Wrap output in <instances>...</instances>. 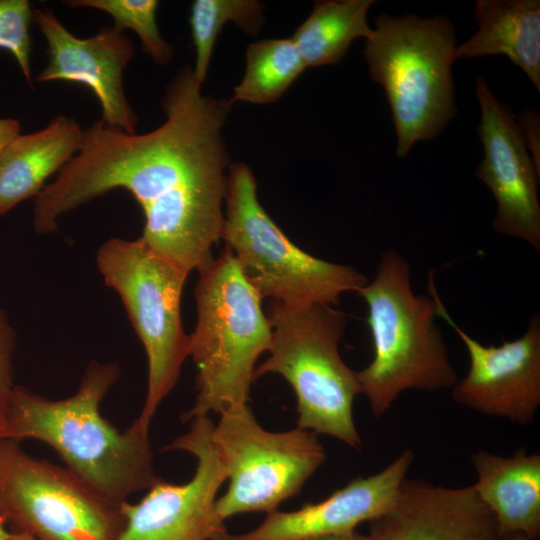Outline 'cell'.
Segmentation results:
<instances>
[{"instance_id": "obj_1", "label": "cell", "mask_w": 540, "mask_h": 540, "mask_svg": "<svg viewBox=\"0 0 540 540\" xmlns=\"http://www.w3.org/2000/svg\"><path fill=\"white\" fill-rule=\"evenodd\" d=\"M231 104L202 95L192 69L184 68L167 87L158 128L137 134L94 122L75 156L34 198L35 231L53 232L65 213L125 189L144 213L140 238L186 273L201 272L222 235L230 166L221 129Z\"/></svg>"}, {"instance_id": "obj_2", "label": "cell", "mask_w": 540, "mask_h": 540, "mask_svg": "<svg viewBox=\"0 0 540 540\" xmlns=\"http://www.w3.org/2000/svg\"><path fill=\"white\" fill-rule=\"evenodd\" d=\"M119 375L117 364L94 361L77 392L60 400L14 386L0 409L4 439L46 443L81 481L121 505L160 478L153 468L149 428L135 419L121 432L100 413V404Z\"/></svg>"}, {"instance_id": "obj_3", "label": "cell", "mask_w": 540, "mask_h": 540, "mask_svg": "<svg viewBox=\"0 0 540 540\" xmlns=\"http://www.w3.org/2000/svg\"><path fill=\"white\" fill-rule=\"evenodd\" d=\"M356 293L368 307L373 358L356 372L375 417L407 390L438 391L458 381L435 319L432 295H416L409 262L394 249L382 253L374 279Z\"/></svg>"}, {"instance_id": "obj_4", "label": "cell", "mask_w": 540, "mask_h": 540, "mask_svg": "<svg viewBox=\"0 0 540 540\" xmlns=\"http://www.w3.org/2000/svg\"><path fill=\"white\" fill-rule=\"evenodd\" d=\"M199 273L197 322L189 335L197 395L184 421L247 405L256 361L272 342L262 297L227 249Z\"/></svg>"}, {"instance_id": "obj_5", "label": "cell", "mask_w": 540, "mask_h": 540, "mask_svg": "<svg viewBox=\"0 0 540 540\" xmlns=\"http://www.w3.org/2000/svg\"><path fill=\"white\" fill-rule=\"evenodd\" d=\"M455 29L443 15L375 18L364 55L371 79L384 89L397 135L396 155L438 136L455 117L452 64Z\"/></svg>"}, {"instance_id": "obj_6", "label": "cell", "mask_w": 540, "mask_h": 540, "mask_svg": "<svg viewBox=\"0 0 540 540\" xmlns=\"http://www.w3.org/2000/svg\"><path fill=\"white\" fill-rule=\"evenodd\" d=\"M269 357L255 369L283 376L297 397V427L336 438L360 450L353 403L360 392L355 371L342 360L339 342L346 316L332 305L272 302Z\"/></svg>"}, {"instance_id": "obj_7", "label": "cell", "mask_w": 540, "mask_h": 540, "mask_svg": "<svg viewBox=\"0 0 540 540\" xmlns=\"http://www.w3.org/2000/svg\"><path fill=\"white\" fill-rule=\"evenodd\" d=\"M225 201L221 239L262 299L333 306L368 282L354 267L316 258L293 244L259 203L247 165L229 167Z\"/></svg>"}, {"instance_id": "obj_8", "label": "cell", "mask_w": 540, "mask_h": 540, "mask_svg": "<svg viewBox=\"0 0 540 540\" xmlns=\"http://www.w3.org/2000/svg\"><path fill=\"white\" fill-rule=\"evenodd\" d=\"M96 262L105 284L120 296L146 352L147 394L136 419L149 428L189 356V335L181 321V296L188 273L140 237L109 238L99 247Z\"/></svg>"}, {"instance_id": "obj_9", "label": "cell", "mask_w": 540, "mask_h": 540, "mask_svg": "<svg viewBox=\"0 0 540 540\" xmlns=\"http://www.w3.org/2000/svg\"><path fill=\"white\" fill-rule=\"evenodd\" d=\"M211 441L229 480L227 491L216 501L224 521L241 513L276 511L300 492L326 459L317 434L299 427L268 431L248 404L221 413Z\"/></svg>"}, {"instance_id": "obj_10", "label": "cell", "mask_w": 540, "mask_h": 540, "mask_svg": "<svg viewBox=\"0 0 540 540\" xmlns=\"http://www.w3.org/2000/svg\"><path fill=\"white\" fill-rule=\"evenodd\" d=\"M0 521L36 540H119L125 526L120 505L11 439H0Z\"/></svg>"}, {"instance_id": "obj_11", "label": "cell", "mask_w": 540, "mask_h": 540, "mask_svg": "<svg viewBox=\"0 0 540 540\" xmlns=\"http://www.w3.org/2000/svg\"><path fill=\"white\" fill-rule=\"evenodd\" d=\"M213 425L209 416L195 417L189 431L164 448L191 453L194 476L181 485L159 479L139 502H123L125 526L119 540H230L216 510L226 473L211 441Z\"/></svg>"}, {"instance_id": "obj_12", "label": "cell", "mask_w": 540, "mask_h": 540, "mask_svg": "<svg viewBox=\"0 0 540 540\" xmlns=\"http://www.w3.org/2000/svg\"><path fill=\"white\" fill-rule=\"evenodd\" d=\"M428 291L437 314L459 336L469 356L466 376L452 387L453 400L488 416L520 425L534 421L540 406V317H530L524 334L499 346H485L452 319L428 274Z\"/></svg>"}, {"instance_id": "obj_13", "label": "cell", "mask_w": 540, "mask_h": 540, "mask_svg": "<svg viewBox=\"0 0 540 540\" xmlns=\"http://www.w3.org/2000/svg\"><path fill=\"white\" fill-rule=\"evenodd\" d=\"M475 84L480 106L477 132L484 150L475 174L495 198L493 228L498 234L521 239L540 252V170L509 107L494 96L481 75L476 77Z\"/></svg>"}, {"instance_id": "obj_14", "label": "cell", "mask_w": 540, "mask_h": 540, "mask_svg": "<svg viewBox=\"0 0 540 540\" xmlns=\"http://www.w3.org/2000/svg\"><path fill=\"white\" fill-rule=\"evenodd\" d=\"M32 20L47 42L48 63L37 82L68 81L87 86L97 97L106 124L135 133L138 118L126 98L123 72L134 47L114 25L80 38L48 9H34Z\"/></svg>"}, {"instance_id": "obj_15", "label": "cell", "mask_w": 540, "mask_h": 540, "mask_svg": "<svg viewBox=\"0 0 540 540\" xmlns=\"http://www.w3.org/2000/svg\"><path fill=\"white\" fill-rule=\"evenodd\" d=\"M373 540H498L496 520L473 486L404 479L391 507L371 520Z\"/></svg>"}, {"instance_id": "obj_16", "label": "cell", "mask_w": 540, "mask_h": 540, "mask_svg": "<svg viewBox=\"0 0 540 540\" xmlns=\"http://www.w3.org/2000/svg\"><path fill=\"white\" fill-rule=\"evenodd\" d=\"M413 459L407 448L380 472L358 477L318 503L269 513L258 527L230 540H309L356 530L391 507Z\"/></svg>"}, {"instance_id": "obj_17", "label": "cell", "mask_w": 540, "mask_h": 540, "mask_svg": "<svg viewBox=\"0 0 540 540\" xmlns=\"http://www.w3.org/2000/svg\"><path fill=\"white\" fill-rule=\"evenodd\" d=\"M477 480L472 485L493 514L500 535L540 536V455L525 449L503 457L478 450L471 456Z\"/></svg>"}, {"instance_id": "obj_18", "label": "cell", "mask_w": 540, "mask_h": 540, "mask_svg": "<svg viewBox=\"0 0 540 540\" xmlns=\"http://www.w3.org/2000/svg\"><path fill=\"white\" fill-rule=\"evenodd\" d=\"M82 135L75 120L57 115L45 128L16 136L0 155V216L35 198L46 180L75 156Z\"/></svg>"}, {"instance_id": "obj_19", "label": "cell", "mask_w": 540, "mask_h": 540, "mask_svg": "<svg viewBox=\"0 0 540 540\" xmlns=\"http://www.w3.org/2000/svg\"><path fill=\"white\" fill-rule=\"evenodd\" d=\"M478 30L455 50L456 59L505 55L540 91V1L477 0Z\"/></svg>"}, {"instance_id": "obj_20", "label": "cell", "mask_w": 540, "mask_h": 540, "mask_svg": "<svg viewBox=\"0 0 540 540\" xmlns=\"http://www.w3.org/2000/svg\"><path fill=\"white\" fill-rule=\"evenodd\" d=\"M374 3V0L316 2L310 16L291 37L306 67L338 63L355 39H368L373 29L367 23V13Z\"/></svg>"}, {"instance_id": "obj_21", "label": "cell", "mask_w": 540, "mask_h": 540, "mask_svg": "<svg viewBox=\"0 0 540 540\" xmlns=\"http://www.w3.org/2000/svg\"><path fill=\"white\" fill-rule=\"evenodd\" d=\"M306 68L292 38L265 39L252 43L246 50L243 79L234 88L231 102H273Z\"/></svg>"}, {"instance_id": "obj_22", "label": "cell", "mask_w": 540, "mask_h": 540, "mask_svg": "<svg viewBox=\"0 0 540 540\" xmlns=\"http://www.w3.org/2000/svg\"><path fill=\"white\" fill-rule=\"evenodd\" d=\"M263 20L262 5L254 0H195L191 6L190 26L195 47L194 79L204 82L213 47L222 27L233 21L245 32L260 29Z\"/></svg>"}, {"instance_id": "obj_23", "label": "cell", "mask_w": 540, "mask_h": 540, "mask_svg": "<svg viewBox=\"0 0 540 540\" xmlns=\"http://www.w3.org/2000/svg\"><path fill=\"white\" fill-rule=\"evenodd\" d=\"M71 8H91L110 15L114 26L130 29L140 39L144 51L158 65H167L173 58V47L166 42L157 25L156 0H71L64 1Z\"/></svg>"}, {"instance_id": "obj_24", "label": "cell", "mask_w": 540, "mask_h": 540, "mask_svg": "<svg viewBox=\"0 0 540 540\" xmlns=\"http://www.w3.org/2000/svg\"><path fill=\"white\" fill-rule=\"evenodd\" d=\"M32 13L27 0H0V48L12 54L29 85Z\"/></svg>"}, {"instance_id": "obj_25", "label": "cell", "mask_w": 540, "mask_h": 540, "mask_svg": "<svg viewBox=\"0 0 540 540\" xmlns=\"http://www.w3.org/2000/svg\"><path fill=\"white\" fill-rule=\"evenodd\" d=\"M16 346V333L6 312L0 308V409L5 404L13 384V353Z\"/></svg>"}, {"instance_id": "obj_26", "label": "cell", "mask_w": 540, "mask_h": 540, "mask_svg": "<svg viewBox=\"0 0 540 540\" xmlns=\"http://www.w3.org/2000/svg\"><path fill=\"white\" fill-rule=\"evenodd\" d=\"M518 126L523 135L527 149L540 170V149H539V114L533 109H525L516 117Z\"/></svg>"}, {"instance_id": "obj_27", "label": "cell", "mask_w": 540, "mask_h": 540, "mask_svg": "<svg viewBox=\"0 0 540 540\" xmlns=\"http://www.w3.org/2000/svg\"><path fill=\"white\" fill-rule=\"evenodd\" d=\"M21 125L14 118H0V155L5 147L20 134Z\"/></svg>"}, {"instance_id": "obj_28", "label": "cell", "mask_w": 540, "mask_h": 540, "mask_svg": "<svg viewBox=\"0 0 540 540\" xmlns=\"http://www.w3.org/2000/svg\"><path fill=\"white\" fill-rule=\"evenodd\" d=\"M309 540H373L369 534L364 535L362 533H359L357 530L340 533V534H333V535H327V536H321Z\"/></svg>"}, {"instance_id": "obj_29", "label": "cell", "mask_w": 540, "mask_h": 540, "mask_svg": "<svg viewBox=\"0 0 540 540\" xmlns=\"http://www.w3.org/2000/svg\"><path fill=\"white\" fill-rule=\"evenodd\" d=\"M498 540H530L521 534H504L500 535Z\"/></svg>"}, {"instance_id": "obj_30", "label": "cell", "mask_w": 540, "mask_h": 540, "mask_svg": "<svg viewBox=\"0 0 540 540\" xmlns=\"http://www.w3.org/2000/svg\"><path fill=\"white\" fill-rule=\"evenodd\" d=\"M10 540H36V539L25 533H12Z\"/></svg>"}, {"instance_id": "obj_31", "label": "cell", "mask_w": 540, "mask_h": 540, "mask_svg": "<svg viewBox=\"0 0 540 540\" xmlns=\"http://www.w3.org/2000/svg\"><path fill=\"white\" fill-rule=\"evenodd\" d=\"M12 533L7 531L4 524L0 521V540H10Z\"/></svg>"}, {"instance_id": "obj_32", "label": "cell", "mask_w": 540, "mask_h": 540, "mask_svg": "<svg viewBox=\"0 0 540 540\" xmlns=\"http://www.w3.org/2000/svg\"><path fill=\"white\" fill-rule=\"evenodd\" d=\"M0 439H4V428H3L1 415H0Z\"/></svg>"}]
</instances>
